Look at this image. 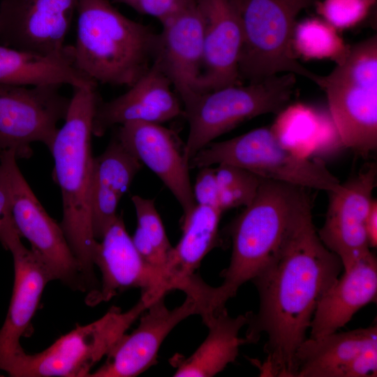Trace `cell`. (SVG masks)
<instances>
[{
  "label": "cell",
  "mask_w": 377,
  "mask_h": 377,
  "mask_svg": "<svg viewBox=\"0 0 377 377\" xmlns=\"http://www.w3.org/2000/svg\"><path fill=\"white\" fill-rule=\"evenodd\" d=\"M296 54L307 59H329L339 64L347 57L350 46L337 29L323 19L309 18L297 23L293 38Z\"/></svg>",
  "instance_id": "83f0119b"
},
{
  "label": "cell",
  "mask_w": 377,
  "mask_h": 377,
  "mask_svg": "<svg viewBox=\"0 0 377 377\" xmlns=\"http://www.w3.org/2000/svg\"><path fill=\"white\" fill-rule=\"evenodd\" d=\"M77 3L78 0H1L0 41L15 49L70 59L65 40Z\"/></svg>",
  "instance_id": "7c38bea8"
},
{
  "label": "cell",
  "mask_w": 377,
  "mask_h": 377,
  "mask_svg": "<svg viewBox=\"0 0 377 377\" xmlns=\"http://www.w3.org/2000/svg\"><path fill=\"white\" fill-rule=\"evenodd\" d=\"M17 236L20 235L13 221L8 190L0 165V242L7 250L9 243Z\"/></svg>",
  "instance_id": "836d02e7"
},
{
  "label": "cell",
  "mask_w": 377,
  "mask_h": 377,
  "mask_svg": "<svg viewBox=\"0 0 377 377\" xmlns=\"http://www.w3.org/2000/svg\"><path fill=\"white\" fill-rule=\"evenodd\" d=\"M296 75L282 73L247 85L235 84L197 94L183 103L189 130L184 154L190 160L215 138L242 122L279 113L292 98Z\"/></svg>",
  "instance_id": "52a82bcc"
},
{
  "label": "cell",
  "mask_w": 377,
  "mask_h": 377,
  "mask_svg": "<svg viewBox=\"0 0 377 377\" xmlns=\"http://www.w3.org/2000/svg\"><path fill=\"white\" fill-rule=\"evenodd\" d=\"M339 258L321 242L312 212L298 223L281 250L251 281L260 304L247 312V343L267 336L262 376L294 377L295 355L321 297L339 278Z\"/></svg>",
  "instance_id": "6da1fadb"
},
{
  "label": "cell",
  "mask_w": 377,
  "mask_h": 377,
  "mask_svg": "<svg viewBox=\"0 0 377 377\" xmlns=\"http://www.w3.org/2000/svg\"><path fill=\"white\" fill-rule=\"evenodd\" d=\"M0 84L19 86L68 84L96 87L70 59L0 45Z\"/></svg>",
  "instance_id": "484cf974"
},
{
  "label": "cell",
  "mask_w": 377,
  "mask_h": 377,
  "mask_svg": "<svg viewBox=\"0 0 377 377\" xmlns=\"http://www.w3.org/2000/svg\"><path fill=\"white\" fill-rule=\"evenodd\" d=\"M207 285H208V284H207ZM207 286H206V288H207ZM206 288H205V289H206ZM204 302H205V297H204ZM204 305H205V302H204ZM205 309H206L205 305ZM206 310H207V309H206ZM217 310H218V309H217ZM207 311H209V310H207ZM212 311H213V310H212Z\"/></svg>",
  "instance_id": "d590c367"
},
{
  "label": "cell",
  "mask_w": 377,
  "mask_h": 377,
  "mask_svg": "<svg viewBox=\"0 0 377 377\" xmlns=\"http://www.w3.org/2000/svg\"><path fill=\"white\" fill-rule=\"evenodd\" d=\"M221 163L242 167L262 178L328 193L337 191L341 184L323 161L295 154L267 127L211 142L195 154L189 166L200 168Z\"/></svg>",
  "instance_id": "ba28073f"
},
{
  "label": "cell",
  "mask_w": 377,
  "mask_h": 377,
  "mask_svg": "<svg viewBox=\"0 0 377 377\" xmlns=\"http://www.w3.org/2000/svg\"><path fill=\"white\" fill-rule=\"evenodd\" d=\"M181 114L182 103L155 60L124 94L109 101H99L93 119V135L103 136L111 127L129 121L161 124Z\"/></svg>",
  "instance_id": "e0dca14e"
},
{
  "label": "cell",
  "mask_w": 377,
  "mask_h": 377,
  "mask_svg": "<svg viewBox=\"0 0 377 377\" xmlns=\"http://www.w3.org/2000/svg\"><path fill=\"white\" fill-rule=\"evenodd\" d=\"M149 304L141 296L126 311L112 306L101 318L77 325L44 350L34 354L23 352L7 373L18 377L89 376L92 367L106 356Z\"/></svg>",
  "instance_id": "9c48e42d"
},
{
  "label": "cell",
  "mask_w": 377,
  "mask_h": 377,
  "mask_svg": "<svg viewBox=\"0 0 377 377\" xmlns=\"http://www.w3.org/2000/svg\"><path fill=\"white\" fill-rule=\"evenodd\" d=\"M200 169L195 184L193 186L195 202L197 205L213 207L220 209L219 207V187L215 175V170L211 166L203 167Z\"/></svg>",
  "instance_id": "d6a6232c"
},
{
  "label": "cell",
  "mask_w": 377,
  "mask_h": 377,
  "mask_svg": "<svg viewBox=\"0 0 377 377\" xmlns=\"http://www.w3.org/2000/svg\"><path fill=\"white\" fill-rule=\"evenodd\" d=\"M164 297L152 302L140 315L138 327L123 334L106 355L105 363L91 377H133L154 365L158 350L170 332L182 320L199 315L197 301L186 295L184 302L168 309Z\"/></svg>",
  "instance_id": "4fadbf2b"
},
{
  "label": "cell",
  "mask_w": 377,
  "mask_h": 377,
  "mask_svg": "<svg viewBox=\"0 0 377 377\" xmlns=\"http://www.w3.org/2000/svg\"><path fill=\"white\" fill-rule=\"evenodd\" d=\"M200 317L208 328L204 341L188 357L171 359L176 377H212L233 363L240 346L247 343L239 337L248 323L247 313L230 316L226 307L205 312Z\"/></svg>",
  "instance_id": "cb8c5ba5"
},
{
  "label": "cell",
  "mask_w": 377,
  "mask_h": 377,
  "mask_svg": "<svg viewBox=\"0 0 377 377\" xmlns=\"http://www.w3.org/2000/svg\"><path fill=\"white\" fill-rule=\"evenodd\" d=\"M365 229L369 247L377 246V201L373 199L368 212Z\"/></svg>",
  "instance_id": "e575fe53"
},
{
  "label": "cell",
  "mask_w": 377,
  "mask_h": 377,
  "mask_svg": "<svg viewBox=\"0 0 377 377\" xmlns=\"http://www.w3.org/2000/svg\"><path fill=\"white\" fill-rule=\"evenodd\" d=\"M376 0H323L315 2L317 13L336 29L353 27L364 20Z\"/></svg>",
  "instance_id": "4dcf8cb0"
},
{
  "label": "cell",
  "mask_w": 377,
  "mask_h": 377,
  "mask_svg": "<svg viewBox=\"0 0 377 377\" xmlns=\"http://www.w3.org/2000/svg\"><path fill=\"white\" fill-rule=\"evenodd\" d=\"M73 65L95 82L130 87L154 62L159 34L121 13L108 0H78Z\"/></svg>",
  "instance_id": "277c9868"
},
{
  "label": "cell",
  "mask_w": 377,
  "mask_h": 377,
  "mask_svg": "<svg viewBox=\"0 0 377 377\" xmlns=\"http://www.w3.org/2000/svg\"><path fill=\"white\" fill-rule=\"evenodd\" d=\"M121 143L149 168L170 191L188 214L197 205L189 175V161L178 138L161 124L129 121L119 125Z\"/></svg>",
  "instance_id": "2e32d148"
},
{
  "label": "cell",
  "mask_w": 377,
  "mask_h": 377,
  "mask_svg": "<svg viewBox=\"0 0 377 377\" xmlns=\"http://www.w3.org/2000/svg\"><path fill=\"white\" fill-rule=\"evenodd\" d=\"M13 151L0 155L14 225L20 237L42 263L50 281L59 280L73 290L88 289L81 268L60 226L45 211L35 195Z\"/></svg>",
  "instance_id": "30bf717a"
},
{
  "label": "cell",
  "mask_w": 377,
  "mask_h": 377,
  "mask_svg": "<svg viewBox=\"0 0 377 377\" xmlns=\"http://www.w3.org/2000/svg\"><path fill=\"white\" fill-rule=\"evenodd\" d=\"M156 61L182 103L198 94L203 57V19L196 0L161 22Z\"/></svg>",
  "instance_id": "d6986e66"
},
{
  "label": "cell",
  "mask_w": 377,
  "mask_h": 377,
  "mask_svg": "<svg viewBox=\"0 0 377 377\" xmlns=\"http://www.w3.org/2000/svg\"><path fill=\"white\" fill-rule=\"evenodd\" d=\"M377 170L372 165L341 184L330 194L325 222L317 231L323 244L348 269L370 251L365 223L376 186Z\"/></svg>",
  "instance_id": "9a60e30c"
},
{
  "label": "cell",
  "mask_w": 377,
  "mask_h": 377,
  "mask_svg": "<svg viewBox=\"0 0 377 377\" xmlns=\"http://www.w3.org/2000/svg\"><path fill=\"white\" fill-rule=\"evenodd\" d=\"M142 164L115 136L94 158L91 221L94 238L101 239L117 218V209Z\"/></svg>",
  "instance_id": "7402d4cb"
},
{
  "label": "cell",
  "mask_w": 377,
  "mask_h": 377,
  "mask_svg": "<svg viewBox=\"0 0 377 377\" xmlns=\"http://www.w3.org/2000/svg\"><path fill=\"white\" fill-rule=\"evenodd\" d=\"M131 200L137 216L133 235L148 242L168 263L173 246L169 242L154 200L140 195H133Z\"/></svg>",
  "instance_id": "f546056e"
},
{
  "label": "cell",
  "mask_w": 377,
  "mask_h": 377,
  "mask_svg": "<svg viewBox=\"0 0 377 377\" xmlns=\"http://www.w3.org/2000/svg\"><path fill=\"white\" fill-rule=\"evenodd\" d=\"M377 344V325L306 338L295 355L294 377H348L356 358Z\"/></svg>",
  "instance_id": "603a6c76"
},
{
  "label": "cell",
  "mask_w": 377,
  "mask_h": 377,
  "mask_svg": "<svg viewBox=\"0 0 377 377\" xmlns=\"http://www.w3.org/2000/svg\"><path fill=\"white\" fill-rule=\"evenodd\" d=\"M203 19V57L198 94L240 84L242 29L231 0H196Z\"/></svg>",
  "instance_id": "ac0fdd59"
},
{
  "label": "cell",
  "mask_w": 377,
  "mask_h": 377,
  "mask_svg": "<svg viewBox=\"0 0 377 377\" xmlns=\"http://www.w3.org/2000/svg\"><path fill=\"white\" fill-rule=\"evenodd\" d=\"M310 212L306 188L263 178L255 198L232 225L230 261L221 274L222 283L209 287L210 308L226 307L239 288L251 281L281 250Z\"/></svg>",
  "instance_id": "7a4b0ae2"
},
{
  "label": "cell",
  "mask_w": 377,
  "mask_h": 377,
  "mask_svg": "<svg viewBox=\"0 0 377 377\" xmlns=\"http://www.w3.org/2000/svg\"><path fill=\"white\" fill-rule=\"evenodd\" d=\"M270 128L285 147L303 158H309L324 143L340 139L330 114L302 103L287 105Z\"/></svg>",
  "instance_id": "4316f807"
},
{
  "label": "cell",
  "mask_w": 377,
  "mask_h": 377,
  "mask_svg": "<svg viewBox=\"0 0 377 377\" xmlns=\"http://www.w3.org/2000/svg\"><path fill=\"white\" fill-rule=\"evenodd\" d=\"M317 85L326 94L341 143L367 157L377 147V37L350 47L346 59Z\"/></svg>",
  "instance_id": "8992f818"
},
{
  "label": "cell",
  "mask_w": 377,
  "mask_h": 377,
  "mask_svg": "<svg viewBox=\"0 0 377 377\" xmlns=\"http://www.w3.org/2000/svg\"><path fill=\"white\" fill-rule=\"evenodd\" d=\"M7 250L14 265L13 294L5 321L0 329V370L6 372L24 351L20 339L27 332L43 290L50 281L48 274L31 249L14 238Z\"/></svg>",
  "instance_id": "ffe728a7"
},
{
  "label": "cell",
  "mask_w": 377,
  "mask_h": 377,
  "mask_svg": "<svg viewBox=\"0 0 377 377\" xmlns=\"http://www.w3.org/2000/svg\"><path fill=\"white\" fill-rule=\"evenodd\" d=\"M222 213L216 207L196 205L191 212L183 216L182 237L172 248L163 274L167 293L180 290L216 246Z\"/></svg>",
  "instance_id": "d4e9b609"
},
{
  "label": "cell",
  "mask_w": 377,
  "mask_h": 377,
  "mask_svg": "<svg viewBox=\"0 0 377 377\" xmlns=\"http://www.w3.org/2000/svg\"><path fill=\"white\" fill-rule=\"evenodd\" d=\"M239 19L240 80L256 83L291 73L318 84L320 75L303 66L293 46L296 18L316 0H231Z\"/></svg>",
  "instance_id": "5b68a950"
},
{
  "label": "cell",
  "mask_w": 377,
  "mask_h": 377,
  "mask_svg": "<svg viewBox=\"0 0 377 377\" xmlns=\"http://www.w3.org/2000/svg\"><path fill=\"white\" fill-rule=\"evenodd\" d=\"M219 187V207L224 211L248 206L255 198L263 178L242 167L221 163L214 168Z\"/></svg>",
  "instance_id": "f1b7e54d"
},
{
  "label": "cell",
  "mask_w": 377,
  "mask_h": 377,
  "mask_svg": "<svg viewBox=\"0 0 377 377\" xmlns=\"http://www.w3.org/2000/svg\"><path fill=\"white\" fill-rule=\"evenodd\" d=\"M60 87L0 84V155L10 151L17 159L29 158L36 142L50 149L71 102Z\"/></svg>",
  "instance_id": "8fae6325"
},
{
  "label": "cell",
  "mask_w": 377,
  "mask_h": 377,
  "mask_svg": "<svg viewBox=\"0 0 377 377\" xmlns=\"http://www.w3.org/2000/svg\"><path fill=\"white\" fill-rule=\"evenodd\" d=\"M125 4L135 11L158 19L163 22L193 0H112Z\"/></svg>",
  "instance_id": "1f68e13d"
},
{
  "label": "cell",
  "mask_w": 377,
  "mask_h": 377,
  "mask_svg": "<svg viewBox=\"0 0 377 377\" xmlns=\"http://www.w3.org/2000/svg\"><path fill=\"white\" fill-rule=\"evenodd\" d=\"M94 263L101 274L98 290L88 295L90 305L107 302L122 290L137 288L152 302L167 293L161 274L147 263L135 247L119 215L98 241Z\"/></svg>",
  "instance_id": "5bb4252c"
},
{
  "label": "cell",
  "mask_w": 377,
  "mask_h": 377,
  "mask_svg": "<svg viewBox=\"0 0 377 377\" xmlns=\"http://www.w3.org/2000/svg\"><path fill=\"white\" fill-rule=\"evenodd\" d=\"M377 260L369 251L357 260L326 290L315 310L310 338H318L344 327L355 313L376 301Z\"/></svg>",
  "instance_id": "44dd1931"
},
{
  "label": "cell",
  "mask_w": 377,
  "mask_h": 377,
  "mask_svg": "<svg viewBox=\"0 0 377 377\" xmlns=\"http://www.w3.org/2000/svg\"><path fill=\"white\" fill-rule=\"evenodd\" d=\"M64 119L49 150L54 160L53 179L62 198L60 226L90 289L97 286L94 255L98 240L92 232L91 187L94 157L91 150L95 110L101 99L96 87H73Z\"/></svg>",
  "instance_id": "3957f363"
}]
</instances>
